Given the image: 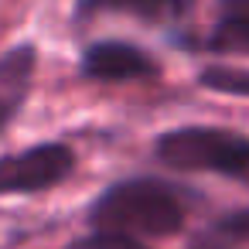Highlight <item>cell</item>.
<instances>
[{"mask_svg":"<svg viewBox=\"0 0 249 249\" xmlns=\"http://www.w3.org/2000/svg\"><path fill=\"white\" fill-rule=\"evenodd\" d=\"M89 225H96V232L130 239H160L184 225V205L171 184L157 178H130L109 184L92 201Z\"/></svg>","mask_w":249,"mask_h":249,"instance_id":"6da1fadb","label":"cell"},{"mask_svg":"<svg viewBox=\"0 0 249 249\" xmlns=\"http://www.w3.org/2000/svg\"><path fill=\"white\" fill-rule=\"evenodd\" d=\"M160 164L174 171H212L249 181V137L215 126H178L157 137Z\"/></svg>","mask_w":249,"mask_h":249,"instance_id":"7a4b0ae2","label":"cell"},{"mask_svg":"<svg viewBox=\"0 0 249 249\" xmlns=\"http://www.w3.org/2000/svg\"><path fill=\"white\" fill-rule=\"evenodd\" d=\"M75 171V154L65 143H35L0 157V195H38L62 184Z\"/></svg>","mask_w":249,"mask_h":249,"instance_id":"3957f363","label":"cell"},{"mask_svg":"<svg viewBox=\"0 0 249 249\" xmlns=\"http://www.w3.org/2000/svg\"><path fill=\"white\" fill-rule=\"evenodd\" d=\"M79 72L96 82H137V79H154L160 65L157 58H150L143 48L130 41H96L82 52Z\"/></svg>","mask_w":249,"mask_h":249,"instance_id":"277c9868","label":"cell"},{"mask_svg":"<svg viewBox=\"0 0 249 249\" xmlns=\"http://www.w3.org/2000/svg\"><path fill=\"white\" fill-rule=\"evenodd\" d=\"M38 65V52L35 45H14L11 52L0 55V130H4L14 113L21 109L28 89H31V75Z\"/></svg>","mask_w":249,"mask_h":249,"instance_id":"5b68a950","label":"cell"},{"mask_svg":"<svg viewBox=\"0 0 249 249\" xmlns=\"http://www.w3.org/2000/svg\"><path fill=\"white\" fill-rule=\"evenodd\" d=\"M191 7V0H79L75 21H92L99 14H130L143 24H167L178 21Z\"/></svg>","mask_w":249,"mask_h":249,"instance_id":"8992f818","label":"cell"},{"mask_svg":"<svg viewBox=\"0 0 249 249\" xmlns=\"http://www.w3.org/2000/svg\"><path fill=\"white\" fill-rule=\"evenodd\" d=\"M215 52H249V0H218V24L208 38Z\"/></svg>","mask_w":249,"mask_h":249,"instance_id":"52a82bcc","label":"cell"},{"mask_svg":"<svg viewBox=\"0 0 249 249\" xmlns=\"http://www.w3.org/2000/svg\"><path fill=\"white\" fill-rule=\"evenodd\" d=\"M198 82L205 89H215V92H225V96H249V69H222V65H212L198 75Z\"/></svg>","mask_w":249,"mask_h":249,"instance_id":"ba28073f","label":"cell"},{"mask_svg":"<svg viewBox=\"0 0 249 249\" xmlns=\"http://www.w3.org/2000/svg\"><path fill=\"white\" fill-rule=\"evenodd\" d=\"M65 249H147L140 239H130V235H113V232H92L86 239H75L69 242Z\"/></svg>","mask_w":249,"mask_h":249,"instance_id":"9c48e42d","label":"cell"}]
</instances>
